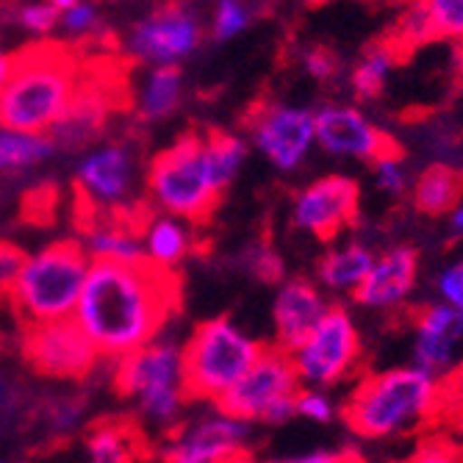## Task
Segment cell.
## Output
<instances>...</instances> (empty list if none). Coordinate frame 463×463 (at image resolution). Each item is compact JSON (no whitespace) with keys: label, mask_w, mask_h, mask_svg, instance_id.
Listing matches in <instances>:
<instances>
[{"label":"cell","mask_w":463,"mask_h":463,"mask_svg":"<svg viewBox=\"0 0 463 463\" xmlns=\"http://www.w3.org/2000/svg\"><path fill=\"white\" fill-rule=\"evenodd\" d=\"M178 303L181 278L170 269L92 261L72 319L100 355L125 358L156 342Z\"/></svg>","instance_id":"6da1fadb"},{"label":"cell","mask_w":463,"mask_h":463,"mask_svg":"<svg viewBox=\"0 0 463 463\" xmlns=\"http://www.w3.org/2000/svg\"><path fill=\"white\" fill-rule=\"evenodd\" d=\"M78 61L61 42H33L14 56L0 95V128L48 137L78 92Z\"/></svg>","instance_id":"7a4b0ae2"},{"label":"cell","mask_w":463,"mask_h":463,"mask_svg":"<svg viewBox=\"0 0 463 463\" xmlns=\"http://www.w3.org/2000/svg\"><path fill=\"white\" fill-rule=\"evenodd\" d=\"M441 405V383L416 366L377 372L358 383L342 408L347 428L364 439H392L416 430Z\"/></svg>","instance_id":"3957f363"},{"label":"cell","mask_w":463,"mask_h":463,"mask_svg":"<svg viewBox=\"0 0 463 463\" xmlns=\"http://www.w3.org/2000/svg\"><path fill=\"white\" fill-rule=\"evenodd\" d=\"M92 259L78 241H53L25 259L12 303L28 325L72 319Z\"/></svg>","instance_id":"277c9868"},{"label":"cell","mask_w":463,"mask_h":463,"mask_svg":"<svg viewBox=\"0 0 463 463\" xmlns=\"http://www.w3.org/2000/svg\"><path fill=\"white\" fill-rule=\"evenodd\" d=\"M147 192L153 203L181 222H208L222 200L205 161L203 134H186L161 150L147 166Z\"/></svg>","instance_id":"5b68a950"},{"label":"cell","mask_w":463,"mask_h":463,"mask_svg":"<svg viewBox=\"0 0 463 463\" xmlns=\"http://www.w3.org/2000/svg\"><path fill=\"white\" fill-rule=\"evenodd\" d=\"M261 350L264 347L228 317L200 322L181 347L186 397L212 400L217 405L220 397L259 361Z\"/></svg>","instance_id":"8992f818"},{"label":"cell","mask_w":463,"mask_h":463,"mask_svg":"<svg viewBox=\"0 0 463 463\" xmlns=\"http://www.w3.org/2000/svg\"><path fill=\"white\" fill-rule=\"evenodd\" d=\"M114 389L137 400L142 416L158 428H173L186 402L181 347L173 342H150L119 358Z\"/></svg>","instance_id":"52a82bcc"},{"label":"cell","mask_w":463,"mask_h":463,"mask_svg":"<svg viewBox=\"0 0 463 463\" xmlns=\"http://www.w3.org/2000/svg\"><path fill=\"white\" fill-rule=\"evenodd\" d=\"M300 381L294 374L291 358L272 347L261 350L259 361L252 364L239 381L220 397L217 411L225 416H233L239 422H267V425H283L294 411Z\"/></svg>","instance_id":"ba28073f"},{"label":"cell","mask_w":463,"mask_h":463,"mask_svg":"<svg viewBox=\"0 0 463 463\" xmlns=\"http://www.w3.org/2000/svg\"><path fill=\"white\" fill-rule=\"evenodd\" d=\"M361 355V335L345 308H327L306 342L288 353L294 374L306 389H327L342 383Z\"/></svg>","instance_id":"9c48e42d"},{"label":"cell","mask_w":463,"mask_h":463,"mask_svg":"<svg viewBox=\"0 0 463 463\" xmlns=\"http://www.w3.org/2000/svg\"><path fill=\"white\" fill-rule=\"evenodd\" d=\"M23 355L33 372L56 377V381H80L100 358L75 319L28 325L23 335Z\"/></svg>","instance_id":"30bf717a"},{"label":"cell","mask_w":463,"mask_h":463,"mask_svg":"<svg viewBox=\"0 0 463 463\" xmlns=\"http://www.w3.org/2000/svg\"><path fill=\"white\" fill-rule=\"evenodd\" d=\"M203 39V23L189 6H161L131 28L128 51L137 61L153 67H178Z\"/></svg>","instance_id":"8fae6325"},{"label":"cell","mask_w":463,"mask_h":463,"mask_svg":"<svg viewBox=\"0 0 463 463\" xmlns=\"http://www.w3.org/2000/svg\"><path fill=\"white\" fill-rule=\"evenodd\" d=\"M247 128L256 145L278 170H298L314 145V111L286 103L256 106L247 117Z\"/></svg>","instance_id":"7c38bea8"},{"label":"cell","mask_w":463,"mask_h":463,"mask_svg":"<svg viewBox=\"0 0 463 463\" xmlns=\"http://www.w3.org/2000/svg\"><path fill=\"white\" fill-rule=\"evenodd\" d=\"M314 142H319V147L330 156L369 164L397 156L394 139L355 106L327 103L314 111Z\"/></svg>","instance_id":"4fadbf2b"},{"label":"cell","mask_w":463,"mask_h":463,"mask_svg":"<svg viewBox=\"0 0 463 463\" xmlns=\"http://www.w3.org/2000/svg\"><path fill=\"white\" fill-rule=\"evenodd\" d=\"M361 186L347 175H325L308 184L291 208V222L298 231L314 233L322 241L339 236L358 214Z\"/></svg>","instance_id":"5bb4252c"},{"label":"cell","mask_w":463,"mask_h":463,"mask_svg":"<svg viewBox=\"0 0 463 463\" xmlns=\"http://www.w3.org/2000/svg\"><path fill=\"white\" fill-rule=\"evenodd\" d=\"M250 439V425L214 413L181 428L161 447L164 463H231Z\"/></svg>","instance_id":"9a60e30c"},{"label":"cell","mask_w":463,"mask_h":463,"mask_svg":"<svg viewBox=\"0 0 463 463\" xmlns=\"http://www.w3.org/2000/svg\"><path fill=\"white\" fill-rule=\"evenodd\" d=\"M137 161L128 145H103L80 158L75 186L92 208H117L131 197Z\"/></svg>","instance_id":"2e32d148"},{"label":"cell","mask_w":463,"mask_h":463,"mask_svg":"<svg viewBox=\"0 0 463 463\" xmlns=\"http://www.w3.org/2000/svg\"><path fill=\"white\" fill-rule=\"evenodd\" d=\"M325 311L327 303L311 280L306 278L283 280L272 306L278 350H283L286 355L298 350L306 342V335L317 327V322L325 317Z\"/></svg>","instance_id":"e0dca14e"},{"label":"cell","mask_w":463,"mask_h":463,"mask_svg":"<svg viewBox=\"0 0 463 463\" xmlns=\"http://www.w3.org/2000/svg\"><path fill=\"white\" fill-rule=\"evenodd\" d=\"M463 342V314L439 303L428 306L416 319V342H413V366L428 372L430 377H447L452 355Z\"/></svg>","instance_id":"ac0fdd59"},{"label":"cell","mask_w":463,"mask_h":463,"mask_svg":"<svg viewBox=\"0 0 463 463\" xmlns=\"http://www.w3.org/2000/svg\"><path fill=\"white\" fill-rule=\"evenodd\" d=\"M419 275V256L413 247H392L381 256H374V264L364 283L355 288V303L366 308H392L400 306L416 286Z\"/></svg>","instance_id":"d6986e66"},{"label":"cell","mask_w":463,"mask_h":463,"mask_svg":"<svg viewBox=\"0 0 463 463\" xmlns=\"http://www.w3.org/2000/svg\"><path fill=\"white\" fill-rule=\"evenodd\" d=\"M111 100L92 83H78V92L67 114L56 122V128L48 134L56 147H83L90 145L106 122Z\"/></svg>","instance_id":"ffe728a7"},{"label":"cell","mask_w":463,"mask_h":463,"mask_svg":"<svg viewBox=\"0 0 463 463\" xmlns=\"http://www.w3.org/2000/svg\"><path fill=\"white\" fill-rule=\"evenodd\" d=\"M87 256L92 261H109V264H139L145 261L142 233L131 222H98L87 231Z\"/></svg>","instance_id":"44dd1931"},{"label":"cell","mask_w":463,"mask_h":463,"mask_svg":"<svg viewBox=\"0 0 463 463\" xmlns=\"http://www.w3.org/2000/svg\"><path fill=\"white\" fill-rule=\"evenodd\" d=\"M413 205L428 217L452 214L463 194V173L449 164H430L413 184Z\"/></svg>","instance_id":"7402d4cb"},{"label":"cell","mask_w":463,"mask_h":463,"mask_svg":"<svg viewBox=\"0 0 463 463\" xmlns=\"http://www.w3.org/2000/svg\"><path fill=\"white\" fill-rule=\"evenodd\" d=\"M374 264V252L358 241H347L327 250L319 259L317 275L319 283L327 286L330 291H353L364 283V278L369 275Z\"/></svg>","instance_id":"603a6c76"},{"label":"cell","mask_w":463,"mask_h":463,"mask_svg":"<svg viewBox=\"0 0 463 463\" xmlns=\"http://www.w3.org/2000/svg\"><path fill=\"white\" fill-rule=\"evenodd\" d=\"M142 247H145V261H150L158 269H170L184 261V256L192 247V233L186 222L175 217H156L147 222L142 233Z\"/></svg>","instance_id":"cb8c5ba5"},{"label":"cell","mask_w":463,"mask_h":463,"mask_svg":"<svg viewBox=\"0 0 463 463\" xmlns=\"http://www.w3.org/2000/svg\"><path fill=\"white\" fill-rule=\"evenodd\" d=\"M184 95V72L178 67H153L139 92V114L142 119H164L178 111Z\"/></svg>","instance_id":"d4e9b609"},{"label":"cell","mask_w":463,"mask_h":463,"mask_svg":"<svg viewBox=\"0 0 463 463\" xmlns=\"http://www.w3.org/2000/svg\"><path fill=\"white\" fill-rule=\"evenodd\" d=\"M56 153L51 137H33L20 131L0 128V175L31 170V166L48 161Z\"/></svg>","instance_id":"484cf974"},{"label":"cell","mask_w":463,"mask_h":463,"mask_svg":"<svg viewBox=\"0 0 463 463\" xmlns=\"http://www.w3.org/2000/svg\"><path fill=\"white\" fill-rule=\"evenodd\" d=\"M203 145H205L208 170H212L217 186L225 192L231 186V181L236 178V173L241 170V164L247 158V145H244V139L225 134V131L203 134Z\"/></svg>","instance_id":"4316f807"},{"label":"cell","mask_w":463,"mask_h":463,"mask_svg":"<svg viewBox=\"0 0 463 463\" xmlns=\"http://www.w3.org/2000/svg\"><path fill=\"white\" fill-rule=\"evenodd\" d=\"M394 61H397V53L389 45H377V48L366 51V56L350 72V87H353L355 98L358 100L381 98V92L386 90V80L394 70Z\"/></svg>","instance_id":"83f0119b"},{"label":"cell","mask_w":463,"mask_h":463,"mask_svg":"<svg viewBox=\"0 0 463 463\" xmlns=\"http://www.w3.org/2000/svg\"><path fill=\"white\" fill-rule=\"evenodd\" d=\"M269 9L261 4H239V0H222L212 14V36L214 42H228L247 31L256 20H261Z\"/></svg>","instance_id":"f1b7e54d"},{"label":"cell","mask_w":463,"mask_h":463,"mask_svg":"<svg viewBox=\"0 0 463 463\" xmlns=\"http://www.w3.org/2000/svg\"><path fill=\"white\" fill-rule=\"evenodd\" d=\"M425 20L430 39H463V0H428Z\"/></svg>","instance_id":"f546056e"},{"label":"cell","mask_w":463,"mask_h":463,"mask_svg":"<svg viewBox=\"0 0 463 463\" xmlns=\"http://www.w3.org/2000/svg\"><path fill=\"white\" fill-rule=\"evenodd\" d=\"M90 463H131L128 436L111 422L98 425L90 436Z\"/></svg>","instance_id":"4dcf8cb0"},{"label":"cell","mask_w":463,"mask_h":463,"mask_svg":"<svg viewBox=\"0 0 463 463\" xmlns=\"http://www.w3.org/2000/svg\"><path fill=\"white\" fill-rule=\"evenodd\" d=\"M59 6V28L67 36H90L100 25V12L92 4H80V0H56Z\"/></svg>","instance_id":"1f68e13d"},{"label":"cell","mask_w":463,"mask_h":463,"mask_svg":"<svg viewBox=\"0 0 463 463\" xmlns=\"http://www.w3.org/2000/svg\"><path fill=\"white\" fill-rule=\"evenodd\" d=\"M25 259L28 256H25L23 247H17L9 239H0V303L12 300V291H14V283L23 272Z\"/></svg>","instance_id":"d6a6232c"},{"label":"cell","mask_w":463,"mask_h":463,"mask_svg":"<svg viewBox=\"0 0 463 463\" xmlns=\"http://www.w3.org/2000/svg\"><path fill=\"white\" fill-rule=\"evenodd\" d=\"M17 23L36 33V36H45L51 31L59 28V6L56 0H51V4H25L17 9Z\"/></svg>","instance_id":"836d02e7"},{"label":"cell","mask_w":463,"mask_h":463,"mask_svg":"<svg viewBox=\"0 0 463 463\" xmlns=\"http://www.w3.org/2000/svg\"><path fill=\"white\" fill-rule=\"evenodd\" d=\"M247 269L264 283L283 280V261L269 244H256L247 250Z\"/></svg>","instance_id":"e575fe53"},{"label":"cell","mask_w":463,"mask_h":463,"mask_svg":"<svg viewBox=\"0 0 463 463\" xmlns=\"http://www.w3.org/2000/svg\"><path fill=\"white\" fill-rule=\"evenodd\" d=\"M294 411H298V416L311 419V422L319 425H327L333 419V402L319 389H300L298 400H294Z\"/></svg>","instance_id":"d590c367"},{"label":"cell","mask_w":463,"mask_h":463,"mask_svg":"<svg viewBox=\"0 0 463 463\" xmlns=\"http://www.w3.org/2000/svg\"><path fill=\"white\" fill-rule=\"evenodd\" d=\"M374 184L377 189H383L386 194H405L408 189V175L402 170V164L397 156H389V158H381V161H374Z\"/></svg>","instance_id":"8d00e7d4"},{"label":"cell","mask_w":463,"mask_h":463,"mask_svg":"<svg viewBox=\"0 0 463 463\" xmlns=\"http://www.w3.org/2000/svg\"><path fill=\"white\" fill-rule=\"evenodd\" d=\"M303 67L311 78L317 80H333L335 75H339V56H335L333 51L327 48H311L303 53Z\"/></svg>","instance_id":"74e56055"},{"label":"cell","mask_w":463,"mask_h":463,"mask_svg":"<svg viewBox=\"0 0 463 463\" xmlns=\"http://www.w3.org/2000/svg\"><path fill=\"white\" fill-rule=\"evenodd\" d=\"M408 463H463V452L452 441H425Z\"/></svg>","instance_id":"f35d334b"},{"label":"cell","mask_w":463,"mask_h":463,"mask_svg":"<svg viewBox=\"0 0 463 463\" xmlns=\"http://www.w3.org/2000/svg\"><path fill=\"white\" fill-rule=\"evenodd\" d=\"M439 291H441V298H444V306H449L458 314H463V261L441 272Z\"/></svg>","instance_id":"ab89813d"},{"label":"cell","mask_w":463,"mask_h":463,"mask_svg":"<svg viewBox=\"0 0 463 463\" xmlns=\"http://www.w3.org/2000/svg\"><path fill=\"white\" fill-rule=\"evenodd\" d=\"M269 463H358V458L347 449H314L298 458H280Z\"/></svg>","instance_id":"60d3db41"},{"label":"cell","mask_w":463,"mask_h":463,"mask_svg":"<svg viewBox=\"0 0 463 463\" xmlns=\"http://www.w3.org/2000/svg\"><path fill=\"white\" fill-rule=\"evenodd\" d=\"M441 400H447L449 405H460L463 402V364H458L455 369H449V374L441 383Z\"/></svg>","instance_id":"b9f144b4"},{"label":"cell","mask_w":463,"mask_h":463,"mask_svg":"<svg viewBox=\"0 0 463 463\" xmlns=\"http://www.w3.org/2000/svg\"><path fill=\"white\" fill-rule=\"evenodd\" d=\"M75 422H78V408H75V405L61 402V405L53 411V425H56L59 430H70Z\"/></svg>","instance_id":"7bdbcfd3"},{"label":"cell","mask_w":463,"mask_h":463,"mask_svg":"<svg viewBox=\"0 0 463 463\" xmlns=\"http://www.w3.org/2000/svg\"><path fill=\"white\" fill-rule=\"evenodd\" d=\"M14 400H17V394H14V386L6 381L4 374H0V413L9 411V408L14 405Z\"/></svg>","instance_id":"ee69618b"},{"label":"cell","mask_w":463,"mask_h":463,"mask_svg":"<svg viewBox=\"0 0 463 463\" xmlns=\"http://www.w3.org/2000/svg\"><path fill=\"white\" fill-rule=\"evenodd\" d=\"M12 64H14V56H9V53H0V95H4V87L9 83Z\"/></svg>","instance_id":"f6af8a7d"},{"label":"cell","mask_w":463,"mask_h":463,"mask_svg":"<svg viewBox=\"0 0 463 463\" xmlns=\"http://www.w3.org/2000/svg\"><path fill=\"white\" fill-rule=\"evenodd\" d=\"M449 225H452L455 233H463V205H458L455 212L449 214Z\"/></svg>","instance_id":"bcb514c9"},{"label":"cell","mask_w":463,"mask_h":463,"mask_svg":"<svg viewBox=\"0 0 463 463\" xmlns=\"http://www.w3.org/2000/svg\"><path fill=\"white\" fill-rule=\"evenodd\" d=\"M452 419H455V428L463 433V402L460 405H452Z\"/></svg>","instance_id":"7dc6e473"},{"label":"cell","mask_w":463,"mask_h":463,"mask_svg":"<svg viewBox=\"0 0 463 463\" xmlns=\"http://www.w3.org/2000/svg\"><path fill=\"white\" fill-rule=\"evenodd\" d=\"M460 56H463V39H460Z\"/></svg>","instance_id":"c3c4849f"}]
</instances>
